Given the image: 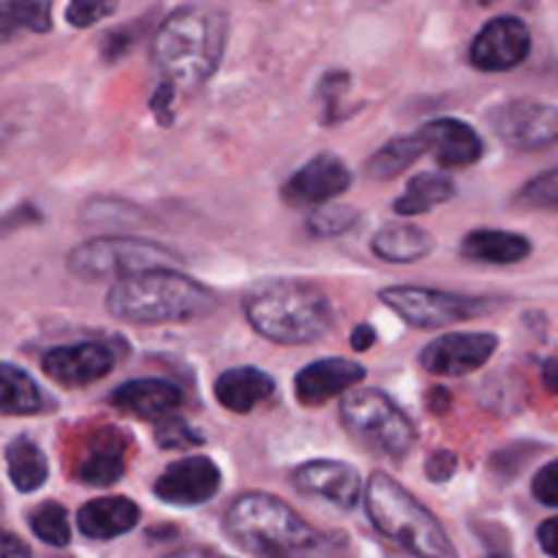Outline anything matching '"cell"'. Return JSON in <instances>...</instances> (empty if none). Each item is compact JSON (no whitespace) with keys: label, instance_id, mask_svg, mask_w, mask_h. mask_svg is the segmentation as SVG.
I'll return each instance as SVG.
<instances>
[{"label":"cell","instance_id":"1","mask_svg":"<svg viewBox=\"0 0 558 558\" xmlns=\"http://www.w3.org/2000/svg\"><path fill=\"white\" fill-rule=\"evenodd\" d=\"M229 20L213 5H185L161 22L153 38V63L174 93H196L223 58Z\"/></svg>","mask_w":558,"mask_h":558},{"label":"cell","instance_id":"2","mask_svg":"<svg viewBox=\"0 0 558 558\" xmlns=\"http://www.w3.org/2000/svg\"><path fill=\"white\" fill-rule=\"evenodd\" d=\"M216 305V294L205 283L169 267L131 272L107 292L109 314L131 325H180L202 319Z\"/></svg>","mask_w":558,"mask_h":558},{"label":"cell","instance_id":"3","mask_svg":"<svg viewBox=\"0 0 558 558\" xmlns=\"http://www.w3.org/2000/svg\"><path fill=\"white\" fill-rule=\"evenodd\" d=\"M223 532L240 550L265 558H294L330 550V537L298 515L287 501L245 494L229 505Z\"/></svg>","mask_w":558,"mask_h":558},{"label":"cell","instance_id":"4","mask_svg":"<svg viewBox=\"0 0 558 558\" xmlns=\"http://www.w3.org/2000/svg\"><path fill=\"white\" fill-rule=\"evenodd\" d=\"M248 325L283 347L314 343L332 330V305L325 292L303 281H267L243 300Z\"/></svg>","mask_w":558,"mask_h":558},{"label":"cell","instance_id":"5","mask_svg":"<svg viewBox=\"0 0 558 558\" xmlns=\"http://www.w3.org/2000/svg\"><path fill=\"white\" fill-rule=\"evenodd\" d=\"M365 510L381 537L417 556H456L445 526L398 480L376 472L365 485Z\"/></svg>","mask_w":558,"mask_h":558},{"label":"cell","instance_id":"6","mask_svg":"<svg viewBox=\"0 0 558 558\" xmlns=\"http://www.w3.org/2000/svg\"><path fill=\"white\" fill-rule=\"evenodd\" d=\"M341 423L357 445L390 461L407 458L417 441L412 420L385 392L371 387L347 390L341 403Z\"/></svg>","mask_w":558,"mask_h":558},{"label":"cell","instance_id":"7","mask_svg":"<svg viewBox=\"0 0 558 558\" xmlns=\"http://www.w3.org/2000/svg\"><path fill=\"white\" fill-rule=\"evenodd\" d=\"M180 256L156 240L142 238H93L76 245L69 254V270L82 281H104V278L131 276L150 267L178 265Z\"/></svg>","mask_w":558,"mask_h":558},{"label":"cell","instance_id":"8","mask_svg":"<svg viewBox=\"0 0 558 558\" xmlns=\"http://www.w3.org/2000/svg\"><path fill=\"white\" fill-rule=\"evenodd\" d=\"M379 298L387 308L396 311L407 325L417 330H439L496 308L494 300L488 298H466V294L425 287H390L381 289Z\"/></svg>","mask_w":558,"mask_h":558},{"label":"cell","instance_id":"9","mask_svg":"<svg viewBox=\"0 0 558 558\" xmlns=\"http://www.w3.org/2000/svg\"><path fill=\"white\" fill-rule=\"evenodd\" d=\"M490 129L512 150H545L558 142V107L534 98H512L490 112Z\"/></svg>","mask_w":558,"mask_h":558},{"label":"cell","instance_id":"10","mask_svg":"<svg viewBox=\"0 0 558 558\" xmlns=\"http://www.w3.org/2000/svg\"><path fill=\"white\" fill-rule=\"evenodd\" d=\"M532 52V33L518 16H496L474 36L469 60L480 71H510Z\"/></svg>","mask_w":558,"mask_h":558},{"label":"cell","instance_id":"11","mask_svg":"<svg viewBox=\"0 0 558 558\" xmlns=\"http://www.w3.org/2000/svg\"><path fill=\"white\" fill-rule=\"evenodd\" d=\"M499 349L494 332H450L423 349V368L434 376H466L483 368Z\"/></svg>","mask_w":558,"mask_h":558},{"label":"cell","instance_id":"12","mask_svg":"<svg viewBox=\"0 0 558 558\" xmlns=\"http://www.w3.org/2000/svg\"><path fill=\"white\" fill-rule=\"evenodd\" d=\"M352 185V172L338 156L322 153L300 167L292 178L283 183V202L292 207H319L336 199Z\"/></svg>","mask_w":558,"mask_h":558},{"label":"cell","instance_id":"13","mask_svg":"<svg viewBox=\"0 0 558 558\" xmlns=\"http://www.w3.org/2000/svg\"><path fill=\"white\" fill-rule=\"evenodd\" d=\"M221 488V472L205 456H191L161 472L153 490L161 501L174 507H196L210 501Z\"/></svg>","mask_w":558,"mask_h":558},{"label":"cell","instance_id":"14","mask_svg":"<svg viewBox=\"0 0 558 558\" xmlns=\"http://www.w3.org/2000/svg\"><path fill=\"white\" fill-rule=\"evenodd\" d=\"M44 374L63 387H87L114 368V357L104 343L85 341L54 347L41 357Z\"/></svg>","mask_w":558,"mask_h":558},{"label":"cell","instance_id":"15","mask_svg":"<svg viewBox=\"0 0 558 558\" xmlns=\"http://www.w3.org/2000/svg\"><path fill=\"white\" fill-rule=\"evenodd\" d=\"M292 485L308 496L330 501L341 510H354L363 496V480L352 466L338 461H311L294 469Z\"/></svg>","mask_w":558,"mask_h":558},{"label":"cell","instance_id":"16","mask_svg":"<svg viewBox=\"0 0 558 558\" xmlns=\"http://www.w3.org/2000/svg\"><path fill=\"white\" fill-rule=\"evenodd\" d=\"M365 379L363 365L352 363L343 357H325L316 363L305 365L298 376H294V396L303 407H322V403L332 401L341 392L352 390L354 385Z\"/></svg>","mask_w":558,"mask_h":558},{"label":"cell","instance_id":"17","mask_svg":"<svg viewBox=\"0 0 558 558\" xmlns=\"http://www.w3.org/2000/svg\"><path fill=\"white\" fill-rule=\"evenodd\" d=\"M423 140L425 153L434 156L439 167H472L474 161L483 158V140L469 123L456 118L430 120L417 131Z\"/></svg>","mask_w":558,"mask_h":558},{"label":"cell","instance_id":"18","mask_svg":"<svg viewBox=\"0 0 558 558\" xmlns=\"http://www.w3.org/2000/svg\"><path fill=\"white\" fill-rule=\"evenodd\" d=\"M180 401H183V392L167 379H131L109 396V403L118 412L140 420L169 417L180 407Z\"/></svg>","mask_w":558,"mask_h":558},{"label":"cell","instance_id":"19","mask_svg":"<svg viewBox=\"0 0 558 558\" xmlns=\"http://www.w3.org/2000/svg\"><path fill=\"white\" fill-rule=\"evenodd\" d=\"M140 521V507L123 496H101V499L87 501L76 515V526L87 539L107 543L129 534Z\"/></svg>","mask_w":558,"mask_h":558},{"label":"cell","instance_id":"20","mask_svg":"<svg viewBox=\"0 0 558 558\" xmlns=\"http://www.w3.org/2000/svg\"><path fill=\"white\" fill-rule=\"evenodd\" d=\"M272 390H276L272 376L259 368H251V365L223 371L216 381L218 403L234 414H248L251 409L267 401L272 396Z\"/></svg>","mask_w":558,"mask_h":558},{"label":"cell","instance_id":"21","mask_svg":"<svg viewBox=\"0 0 558 558\" xmlns=\"http://www.w3.org/2000/svg\"><path fill=\"white\" fill-rule=\"evenodd\" d=\"M461 254L483 265H518L532 256V240L505 229H474L463 238Z\"/></svg>","mask_w":558,"mask_h":558},{"label":"cell","instance_id":"22","mask_svg":"<svg viewBox=\"0 0 558 558\" xmlns=\"http://www.w3.org/2000/svg\"><path fill=\"white\" fill-rule=\"evenodd\" d=\"M434 238L425 229L412 227V223H387L371 240L374 254L390 265H412V262L425 259L434 251Z\"/></svg>","mask_w":558,"mask_h":558},{"label":"cell","instance_id":"23","mask_svg":"<svg viewBox=\"0 0 558 558\" xmlns=\"http://www.w3.org/2000/svg\"><path fill=\"white\" fill-rule=\"evenodd\" d=\"M52 409V401L31 374L9 363H0V414L5 417H27Z\"/></svg>","mask_w":558,"mask_h":558},{"label":"cell","instance_id":"24","mask_svg":"<svg viewBox=\"0 0 558 558\" xmlns=\"http://www.w3.org/2000/svg\"><path fill=\"white\" fill-rule=\"evenodd\" d=\"M5 466H9V477L14 483L16 490L22 494H33V490L41 488L49 477V463L44 456L41 447L36 445L27 436L11 441L5 447Z\"/></svg>","mask_w":558,"mask_h":558},{"label":"cell","instance_id":"25","mask_svg":"<svg viewBox=\"0 0 558 558\" xmlns=\"http://www.w3.org/2000/svg\"><path fill=\"white\" fill-rule=\"evenodd\" d=\"M456 196V183L450 178L439 172H423L414 174L409 180L407 191L396 199V213L398 216H420V213H428L434 207L445 205Z\"/></svg>","mask_w":558,"mask_h":558},{"label":"cell","instance_id":"26","mask_svg":"<svg viewBox=\"0 0 558 558\" xmlns=\"http://www.w3.org/2000/svg\"><path fill=\"white\" fill-rule=\"evenodd\" d=\"M425 156L423 140L417 134L412 136H396L387 145H381L374 156L365 163V174L371 180H392L398 174L407 172L414 161Z\"/></svg>","mask_w":558,"mask_h":558},{"label":"cell","instance_id":"27","mask_svg":"<svg viewBox=\"0 0 558 558\" xmlns=\"http://www.w3.org/2000/svg\"><path fill=\"white\" fill-rule=\"evenodd\" d=\"M52 27L49 0H0V44L16 33H47Z\"/></svg>","mask_w":558,"mask_h":558},{"label":"cell","instance_id":"28","mask_svg":"<svg viewBox=\"0 0 558 558\" xmlns=\"http://www.w3.org/2000/svg\"><path fill=\"white\" fill-rule=\"evenodd\" d=\"M123 450H120V445H112V441L104 436V445L90 447L85 461H80V466H76V480H82L85 485H93V488H109V485H114L123 477Z\"/></svg>","mask_w":558,"mask_h":558},{"label":"cell","instance_id":"29","mask_svg":"<svg viewBox=\"0 0 558 558\" xmlns=\"http://www.w3.org/2000/svg\"><path fill=\"white\" fill-rule=\"evenodd\" d=\"M31 529L41 543L52 545V548H65L71 539L69 512L58 501H44L41 507L31 512Z\"/></svg>","mask_w":558,"mask_h":558},{"label":"cell","instance_id":"30","mask_svg":"<svg viewBox=\"0 0 558 558\" xmlns=\"http://www.w3.org/2000/svg\"><path fill=\"white\" fill-rule=\"evenodd\" d=\"M360 221V213L354 207H341L332 205L325 207L319 205V210H314L308 216V232L314 238H341V234L352 232Z\"/></svg>","mask_w":558,"mask_h":558},{"label":"cell","instance_id":"31","mask_svg":"<svg viewBox=\"0 0 558 558\" xmlns=\"http://www.w3.org/2000/svg\"><path fill=\"white\" fill-rule=\"evenodd\" d=\"M515 205L526 210H558V167L529 180L518 191Z\"/></svg>","mask_w":558,"mask_h":558},{"label":"cell","instance_id":"32","mask_svg":"<svg viewBox=\"0 0 558 558\" xmlns=\"http://www.w3.org/2000/svg\"><path fill=\"white\" fill-rule=\"evenodd\" d=\"M142 218V213L136 207L125 205V202H112V199H96L85 207V221L96 223V227H109V223H136Z\"/></svg>","mask_w":558,"mask_h":558},{"label":"cell","instance_id":"33","mask_svg":"<svg viewBox=\"0 0 558 558\" xmlns=\"http://www.w3.org/2000/svg\"><path fill=\"white\" fill-rule=\"evenodd\" d=\"M118 9V0H69L65 20L74 27H93Z\"/></svg>","mask_w":558,"mask_h":558},{"label":"cell","instance_id":"34","mask_svg":"<svg viewBox=\"0 0 558 558\" xmlns=\"http://www.w3.org/2000/svg\"><path fill=\"white\" fill-rule=\"evenodd\" d=\"M156 441L163 450H185V447L202 445V436L194 428H189V423H183V420L163 417L156 428Z\"/></svg>","mask_w":558,"mask_h":558},{"label":"cell","instance_id":"35","mask_svg":"<svg viewBox=\"0 0 558 558\" xmlns=\"http://www.w3.org/2000/svg\"><path fill=\"white\" fill-rule=\"evenodd\" d=\"M532 494L539 505L558 507V461H550L548 466H543L534 474Z\"/></svg>","mask_w":558,"mask_h":558},{"label":"cell","instance_id":"36","mask_svg":"<svg viewBox=\"0 0 558 558\" xmlns=\"http://www.w3.org/2000/svg\"><path fill=\"white\" fill-rule=\"evenodd\" d=\"M347 85H349L347 74H330L325 76V82H322V101H325L327 120H338L343 114L341 98H343V90H347Z\"/></svg>","mask_w":558,"mask_h":558},{"label":"cell","instance_id":"37","mask_svg":"<svg viewBox=\"0 0 558 558\" xmlns=\"http://www.w3.org/2000/svg\"><path fill=\"white\" fill-rule=\"evenodd\" d=\"M458 469V456L452 450H436L434 456L425 461V474H428V480H434V483H447V480L456 474Z\"/></svg>","mask_w":558,"mask_h":558},{"label":"cell","instance_id":"38","mask_svg":"<svg viewBox=\"0 0 558 558\" xmlns=\"http://www.w3.org/2000/svg\"><path fill=\"white\" fill-rule=\"evenodd\" d=\"M172 101H174V87L167 85V82H161L158 90L153 93V101H150L153 114H156L161 125H172Z\"/></svg>","mask_w":558,"mask_h":558},{"label":"cell","instance_id":"39","mask_svg":"<svg viewBox=\"0 0 558 558\" xmlns=\"http://www.w3.org/2000/svg\"><path fill=\"white\" fill-rule=\"evenodd\" d=\"M537 543L545 554L558 558V515L548 518V521L537 529Z\"/></svg>","mask_w":558,"mask_h":558},{"label":"cell","instance_id":"40","mask_svg":"<svg viewBox=\"0 0 558 558\" xmlns=\"http://www.w3.org/2000/svg\"><path fill=\"white\" fill-rule=\"evenodd\" d=\"M131 41H134V36H131L129 31H114V33H109V36H107L101 52L107 54V60H118L120 54H123L125 49L131 47Z\"/></svg>","mask_w":558,"mask_h":558},{"label":"cell","instance_id":"41","mask_svg":"<svg viewBox=\"0 0 558 558\" xmlns=\"http://www.w3.org/2000/svg\"><path fill=\"white\" fill-rule=\"evenodd\" d=\"M16 556L20 558L31 556V548H27L20 537H14L11 532L0 529V558H16Z\"/></svg>","mask_w":558,"mask_h":558},{"label":"cell","instance_id":"42","mask_svg":"<svg viewBox=\"0 0 558 558\" xmlns=\"http://www.w3.org/2000/svg\"><path fill=\"white\" fill-rule=\"evenodd\" d=\"M25 221H41V216H38L33 207H20V210L11 213L9 218H3V221H0V232H9V229L20 227V223H25Z\"/></svg>","mask_w":558,"mask_h":558},{"label":"cell","instance_id":"43","mask_svg":"<svg viewBox=\"0 0 558 558\" xmlns=\"http://www.w3.org/2000/svg\"><path fill=\"white\" fill-rule=\"evenodd\" d=\"M374 341H376L374 327H371V325L354 327V332H352V349H354V352H365V349L374 347Z\"/></svg>","mask_w":558,"mask_h":558},{"label":"cell","instance_id":"44","mask_svg":"<svg viewBox=\"0 0 558 558\" xmlns=\"http://www.w3.org/2000/svg\"><path fill=\"white\" fill-rule=\"evenodd\" d=\"M543 385L545 390L556 392L558 396V357H550L543 363Z\"/></svg>","mask_w":558,"mask_h":558},{"label":"cell","instance_id":"45","mask_svg":"<svg viewBox=\"0 0 558 558\" xmlns=\"http://www.w3.org/2000/svg\"><path fill=\"white\" fill-rule=\"evenodd\" d=\"M480 3H483V5H488V3H494V0H480Z\"/></svg>","mask_w":558,"mask_h":558}]
</instances>
